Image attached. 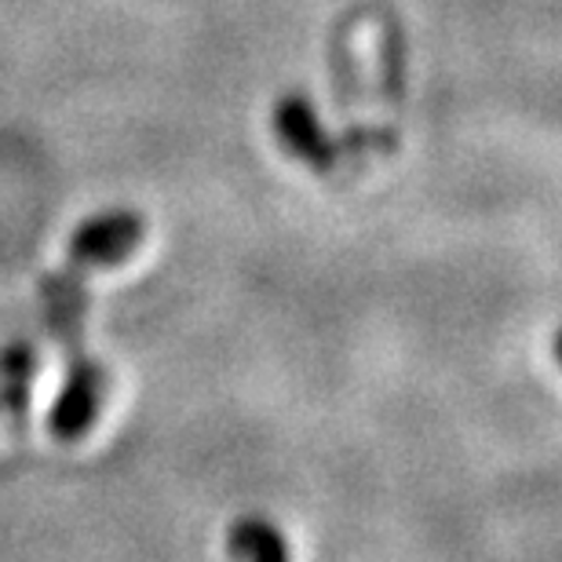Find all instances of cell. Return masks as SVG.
<instances>
[{
    "label": "cell",
    "mask_w": 562,
    "mask_h": 562,
    "mask_svg": "<svg viewBox=\"0 0 562 562\" xmlns=\"http://www.w3.org/2000/svg\"><path fill=\"white\" fill-rule=\"evenodd\" d=\"M146 238V223L128 209L103 212V216L85 220L70 238V271H99V267H117L125 263L132 252L139 249Z\"/></svg>",
    "instance_id": "obj_1"
},
{
    "label": "cell",
    "mask_w": 562,
    "mask_h": 562,
    "mask_svg": "<svg viewBox=\"0 0 562 562\" xmlns=\"http://www.w3.org/2000/svg\"><path fill=\"white\" fill-rule=\"evenodd\" d=\"M274 132L281 146L296 157V161L311 165L314 172H329L336 165V143L329 139V132L322 128L318 114H314L311 99L300 92H289L278 99L274 106Z\"/></svg>",
    "instance_id": "obj_2"
},
{
    "label": "cell",
    "mask_w": 562,
    "mask_h": 562,
    "mask_svg": "<svg viewBox=\"0 0 562 562\" xmlns=\"http://www.w3.org/2000/svg\"><path fill=\"white\" fill-rule=\"evenodd\" d=\"M103 395H106V373L95 362H77L70 380L63 384L59 398L52 406L48 427L55 438L63 442H77L88 427L95 424L99 409H103Z\"/></svg>",
    "instance_id": "obj_3"
},
{
    "label": "cell",
    "mask_w": 562,
    "mask_h": 562,
    "mask_svg": "<svg viewBox=\"0 0 562 562\" xmlns=\"http://www.w3.org/2000/svg\"><path fill=\"white\" fill-rule=\"evenodd\" d=\"M227 552L234 562H289L285 537L267 519H238L227 533Z\"/></svg>",
    "instance_id": "obj_4"
},
{
    "label": "cell",
    "mask_w": 562,
    "mask_h": 562,
    "mask_svg": "<svg viewBox=\"0 0 562 562\" xmlns=\"http://www.w3.org/2000/svg\"><path fill=\"white\" fill-rule=\"evenodd\" d=\"M0 376H4L0 406L11 413H22L30 402V376H33V355L26 347H11V351L0 358Z\"/></svg>",
    "instance_id": "obj_5"
},
{
    "label": "cell",
    "mask_w": 562,
    "mask_h": 562,
    "mask_svg": "<svg viewBox=\"0 0 562 562\" xmlns=\"http://www.w3.org/2000/svg\"><path fill=\"white\" fill-rule=\"evenodd\" d=\"M555 358H559V366H562V333L555 336Z\"/></svg>",
    "instance_id": "obj_6"
}]
</instances>
